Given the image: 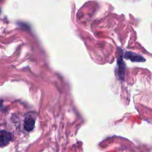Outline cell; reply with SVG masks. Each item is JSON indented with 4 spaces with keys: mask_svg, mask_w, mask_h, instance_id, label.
Instances as JSON below:
<instances>
[{
    "mask_svg": "<svg viewBox=\"0 0 152 152\" xmlns=\"http://www.w3.org/2000/svg\"><path fill=\"white\" fill-rule=\"evenodd\" d=\"M13 140L11 134L6 131H0V147H4L8 145L10 141Z\"/></svg>",
    "mask_w": 152,
    "mask_h": 152,
    "instance_id": "obj_1",
    "label": "cell"
},
{
    "mask_svg": "<svg viewBox=\"0 0 152 152\" xmlns=\"http://www.w3.org/2000/svg\"><path fill=\"white\" fill-rule=\"evenodd\" d=\"M117 67H118L117 71V77L120 80H123L125 79V74H126V65L122 59V56H120L117 60Z\"/></svg>",
    "mask_w": 152,
    "mask_h": 152,
    "instance_id": "obj_2",
    "label": "cell"
},
{
    "mask_svg": "<svg viewBox=\"0 0 152 152\" xmlns=\"http://www.w3.org/2000/svg\"><path fill=\"white\" fill-rule=\"evenodd\" d=\"M125 57L128 59H130L132 62H144L145 59L142 56H140V55L135 54V53H132V52H127V53L125 54Z\"/></svg>",
    "mask_w": 152,
    "mask_h": 152,
    "instance_id": "obj_3",
    "label": "cell"
},
{
    "mask_svg": "<svg viewBox=\"0 0 152 152\" xmlns=\"http://www.w3.org/2000/svg\"><path fill=\"white\" fill-rule=\"evenodd\" d=\"M35 126V120L32 117H27L25 120V125L24 127L27 132H31L34 129Z\"/></svg>",
    "mask_w": 152,
    "mask_h": 152,
    "instance_id": "obj_4",
    "label": "cell"
}]
</instances>
